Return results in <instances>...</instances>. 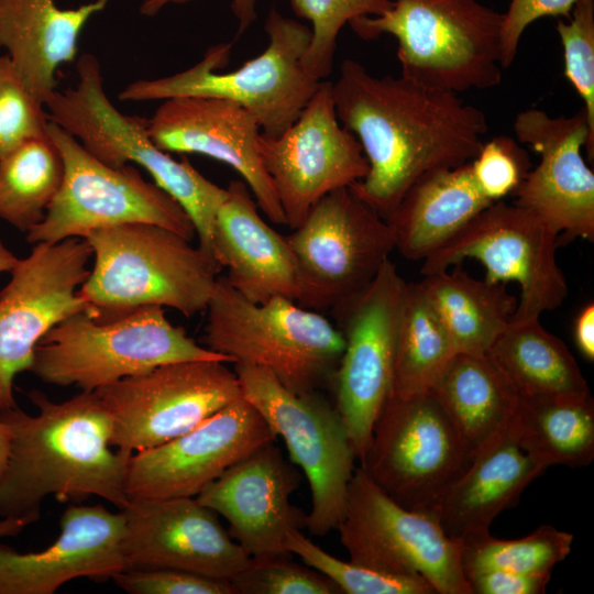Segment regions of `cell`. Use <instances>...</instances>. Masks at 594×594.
Listing matches in <instances>:
<instances>
[{
  "label": "cell",
  "instance_id": "6da1fadb",
  "mask_svg": "<svg viewBox=\"0 0 594 594\" xmlns=\"http://www.w3.org/2000/svg\"><path fill=\"white\" fill-rule=\"evenodd\" d=\"M332 98L369 164L351 186L385 220L417 180L471 162L488 130L484 112L457 94L403 76L376 77L350 58L340 65Z\"/></svg>",
  "mask_w": 594,
  "mask_h": 594
},
{
  "label": "cell",
  "instance_id": "7a4b0ae2",
  "mask_svg": "<svg viewBox=\"0 0 594 594\" xmlns=\"http://www.w3.org/2000/svg\"><path fill=\"white\" fill-rule=\"evenodd\" d=\"M26 395L36 415L18 406L0 410V421L11 431L0 516L34 522L47 496L61 503L98 496L122 509L133 453L112 449V418L98 394L82 391L61 403L37 389Z\"/></svg>",
  "mask_w": 594,
  "mask_h": 594
},
{
  "label": "cell",
  "instance_id": "3957f363",
  "mask_svg": "<svg viewBox=\"0 0 594 594\" xmlns=\"http://www.w3.org/2000/svg\"><path fill=\"white\" fill-rule=\"evenodd\" d=\"M85 239L95 262L78 294L95 318L145 306L173 308L187 318L206 310L221 268L191 240L144 222L98 229Z\"/></svg>",
  "mask_w": 594,
  "mask_h": 594
},
{
  "label": "cell",
  "instance_id": "277c9868",
  "mask_svg": "<svg viewBox=\"0 0 594 594\" xmlns=\"http://www.w3.org/2000/svg\"><path fill=\"white\" fill-rule=\"evenodd\" d=\"M503 13L477 0H393L376 16L349 23L363 40H397L403 77L426 88L460 94L502 80Z\"/></svg>",
  "mask_w": 594,
  "mask_h": 594
},
{
  "label": "cell",
  "instance_id": "5b68a950",
  "mask_svg": "<svg viewBox=\"0 0 594 594\" xmlns=\"http://www.w3.org/2000/svg\"><path fill=\"white\" fill-rule=\"evenodd\" d=\"M264 29L268 36L265 50L232 72H217L228 64L231 52V44L220 43L189 68L135 80L118 98L138 102L180 96L221 98L248 109L264 134L278 135L298 118L321 80L302 63L311 38L309 26L272 8Z\"/></svg>",
  "mask_w": 594,
  "mask_h": 594
},
{
  "label": "cell",
  "instance_id": "8992f818",
  "mask_svg": "<svg viewBox=\"0 0 594 594\" xmlns=\"http://www.w3.org/2000/svg\"><path fill=\"white\" fill-rule=\"evenodd\" d=\"M206 311L202 340L210 351L233 364L263 367L296 394L331 385L344 339L321 312L284 297L250 301L224 277Z\"/></svg>",
  "mask_w": 594,
  "mask_h": 594
},
{
  "label": "cell",
  "instance_id": "52a82bcc",
  "mask_svg": "<svg viewBox=\"0 0 594 594\" xmlns=\"http://www.w3.org/2000/svg\"><path fill=\"white\" fill-rule=\"evenodd\" d=\"M77 84L55 90L45 102L48 121L73 135L90 154L112 167L136 164L190 218L198 245L210 254L219 207L227 188L206 178L187 158L175 160L151 139L146 120L120 112L105 91L101 66L91 54L76 64Z\"/></svg>",
  "mask_w": 594,
  "mask_h": 594
},
{
  "label": "cell",
  "instance_id": "ba28073f",
  "mask_svg": "<svg viewBox=\"0 0 594 594\" xmlns=\"http://www.w3.org/2000/svg\"><path fill=\"white\" fill-rule=\"evenodd\" d=\"M191 360L231 363L174 326L161 306L107 320L82 310L43 337L30 372L47 384L94 392L162 364Z\"/></svg>",
  "mask_w": 594,
  "mask_h": 594
},
{
  "label": "cell",
  "instance_id": "9c48e42d",
  "mask_svg": "<svg viewBox=\"0 0 594 594\" xmlns=\"http://www.w3.org/2000/svg\"><path fill=\"white\" fill-rule=\"evenodd\" d=\"M242 396L283 439L289 460L308 480L305 528L314 536L337 529L348 501L356 455L333 403L320 391L296 394L270 371L234 363Z\"/></svg>",
  "mask_w": 594,
  "mask_h": 594
},
{
  "label": "cell",
  "instance_id": "30bf717a",
  "mask_svg": "<svg viewBox=\"0 0 594 594\" xmlns=\"http://www.w3.org/2000/svg\"><path fill=\"white\" fill-rule=\"evenodd\" d=\"M473 458L441 405L426 392L388 397L360 466L397 504L437 518L444 494Z\"/></svg>",
  "mask_w": 594,
  "mask_h": 594
},
{
  "label": "cell",
  "instance_id": "8fae6325",
  "mask_svg": "<svg viewBox=\"0 0 594 594\" xmlns=\"http://www.w3.org/2000/svg\"><path fill=\"white\" fill-rule=\"evenodd\" d=\"M47 133L62 156L64 177L43 220L26 232L29 243L85 239L95 230L132 222L157 224L194 239L195 227L185 210L132 164L102 163L51 121Z\"/></svg>",
  "mask_w": 594,
  "mask_h": 594
},
{
  "label": "cell",
  "instance_id": "7c38bea8",
  "mask_svg": "<svg viewBox=\"0 0 594 594\" xmlns=\"http://www.w3.org/2000/svg\"><path fill=\"white\" fill-rule=\"evenodd\" d=\"M286 240L297 266L296 302L319 312L360 294L395 250L388 222L352 186L320 198Z\"/></svg>",
  "mask_w": 594,
  "mask_h": 594
},
{
  "label": "cell",
  "instance_id": "4fadbf2b",
  "mask_svg": "<svg viewBox=\"0 0 594 594\" xmlns=\"http://www.w3.org/2000/svg\"><path fill=\"white\" fill-rule=\"evenodd\" d=\"M558 234L517 204L495 201L477 213L441 246L424 258L421 274L480 262L491 283L515 282L520 294L510 322L539 319L568 296L565 276L557 262Z\"/></svg>",
  "mask_w": 594,
  "mask_h": 594
},
{
  "label": "cell",
  "instance_id": "5bb4252c",
  "mask_svg": "<svg viewBox=\"0 0 594 594\" xmlns=\"http://www.w3.org/2000/svg\"><path fill=\"white\" fill-rule=\"evenodd\" d=\"M350 561L424 579L438 594H472L462 566V540L431 515L404 508L355 468L337 529Z\"/></svg>",
  "mask_w": 594,
  "mask_h": 594
},
{
  "label": "cell",
  "instance_id": "9a60e30c",
  "mask_svg": "<svg viewBox=\"0 0 594 594\" xmlns=\"http://www.w3.org/2000/svg\"><path fill=\"white\" fill-rule=\"evenodd\" d=\"M226 364L172 362L94 391L112 418L111 446L132 453L160 446L242 397Z\"/></svg>",
  "mask_w": 594,
  "mask_h": 594
},
{
  "label": "cell",
  "instance_id": "2e32d148",
  "mask_svg": "<svg viewBox=\"0 0 594 594\" xmlns=\"http://www.w3.org/2000/svg\"><path fill=\"white\" fill-rule=\"evenodd\" d=\"M406 285L388 258L366 288L333 310L344 349L330 386L358 460L364 457L374 424L392 394Z\"/></svg>",
  "mask_w": 594,
  "mask_h": 594
},
{
  "label": "cell",
  "instance_id": "e0dca14e",
  "mask_svg": "<svg viewBox=\"0 0 594 594\" xmlns=\"http://www.w3.org/2000/svg\"><path fill=\"white\" fill-rule=\"evenodd\" d=\"M92 251L86 239L35 243L10 271L0 290V410L15 407V376L30 371L35 348L64 319L87 305L78 289L90 270Z\"/></svg>",
  "mask_w": 594,
  "mask_h": 594
},
{
  "label": "cell",
  "instance_id": "ac0fdd59",
  "mask_svg": "<svg viewBox=\"0 0 594 594\" xmlns=\"http://www.w3.org/2000/svg\"><path fill=\"white\" fill-rule=\"evenodd\" d=\"M258 152L292 230L320 198L360 182L369 170L360 142L338 119L327 80L284 132H261Z\"/></svg>",
  "mask_w": 594,
  "mask_h": 594
},
{
  "label": "cell",
  "instance_id": "d6986e66",
  "mask_svg": "<svg viewBox=\"0 0 594 594\" xmlns=\"http://www.w3.org/2000/svg\"><path fill=\"white\" fill-rule=\"evenodd\" d=\"M514 132L539 154L514 193L515 204L529 210L558 234L559 245L575 239L594 241V173L583 155L594 156V130L583 108L570 117L540 109L519 112Z\"/></svg>",
  "mask_w": 594,
  "mask_h": 594
},
{
  "label": "cell",
  "instance_id": "ffe728a7",
  "mask_svg": "<svg viewBox=\"0 0 594 594\" xmlns=\"http://www.w3.org/2000/svg\"><path fill=\"white\" fill-rule=\"evenodd\" d=\"M276 439L242 396L189 431L132 454L127 495L129 499L196 497L233 463Z\"/></svg>",
  "mask_w": 594,
  "mask_h": 594
},
{
  "label": "cell",
  "instance_id": "44dd1931",
  "mask_svg": "<svg viewBox=\"0 0 594 594\" xmlns=\"http://www.w3.org/2000/svg\"><path fill=\"white\" fill-rule=\"evenodd\" d=\"M120 510L127 569H176L231 582L251 561L196 497L129 499Z\"/></svg>",
  "mask_w": 594,
  "mask_h": 594
},
{
  "label": "cell",
  "instance_id": "7402d4cb",
  "mask_svg": "<svg viewBox=\"0 0 594 594\" xmlns=\"http://www.w3.org/2000/svg\"><path fill=\"white\" fill-rule=\"evenodd\" d=\"M300 482L274 441L233 463L196 498L227 519L228 532L252 559L287 558L288 531L306 526L307 513L290 501Z\"/></svg>",
  "mask_w": 594,
  "mask_h": 594
},
{
  "label": "cell",
  "instance_id": "603a6c76",
  "mask_svg": "<svg viewBox=\"0 0 594 594\" xmlns=\"http://www.w3.org/2000/svg\"><path fill=\"white\" fill-rule=\"evenodd\" d=\"M152 141L167 153L200 154L231 166L258 209L286 226L273 182L258 152L261 127L244 107L221 98L180 96L162 100L146 120Z\"/></svg>",
  "mask_w": 594,
  "mask_h": 594
},
{
  "label": "cell",
  "instance_id": "cb8c5ba5",
  "mask_svg": "<svg viewBox=\"0 0 594 594\" xmlns=\"http://www.w3.org/2000/svg\"><path fill=\"white\" fill-rule=\"evenodd\" d=\"M59 526L57 539L38 552L21 553L0 543V594H53L72 580L105 582L127 569L121 510L69 505Z\"/></svg>",
  "mask_w": 594,
  "mask_h": 594
},
{
  "label": "cell",
  "instance_id": "d4e9b609",
  "mask_svg": "<svg viewBox=\"0 0 594 594\" xmlns=\"http://www.w3.org/2000/svg\"><path fill=\"white\" fill-rule=\"evenodd\" d=\"M210 253L228 271V284L250 301L297 300V266L286 235L261 217L243 180H232L227 187L216 215Z\"/></svg>",
  "mask_w": 594,
  "mask_h": 594
},
{
  "label": "cell",
  "instance_id": "484cf974",
  "mask_svg": "<svg viewBox=\"0 0 594 594\" xmlns=\"http://www.w3.org/2000/svg\"><path fill=\"white\" fill-rule=\"evenodd\" d=\"M108 2L61 9L54 0H0V48L44 106L56 90L57 69L75 61L82 29Z\"/></svg>",
  "mask_w": 594,
  "mask_h": 594
},
{
  "label": "cell",
  "instance_id": "4316f807",
  "mask_svg": "<svg viewBox=\"0 0 594 594\" xmlns=\"http://www.w3.org/2000/svg\"><path fill=\"white\" fill-rule=\"evenodd\" d=\"M544 470L507 433L498 437L474 454L444 494L437 512L441 528L459 540L490 532L496 516Z\"/></svg>",
  "mask_w": 594,
  "mask_h": 594
},
{
  "label": "cell",
  "instance_id": "83f0119b",
  "mask_svg": "<svg viewBox=\"0 0 594 594\" xmlns=\"http://www.w3.org/2000/svg\"><path fill=\"white\" fill-rule=\"evenodd\" d=\"M493 204L479 188L470 162L417 180L387 218L395 249L424 260Z\"/></svg>",
  "mask_w": 594,
  "mask_h": 594
},
{
  "label": "cell",
  "instance_id": "f1b7e54d",
  "mask_svg": "<svg viewBox=\"0 0 594 594\" xmlns=\"http://www.w3.org/2000/svg\"><path fill=\"white\" fill-rule=\"evenodd\" d=\"M429 392L473 454L507 433L519 402L487 355L457 353Z\"/></svg>",
  "mask_w": 594,
  "mask_h": 594
},
{
  "label": "cell",
  "instance_id": "f546056e",
  "mask_svg": "<svg viewBox=\"0 0 594 594\" xmlns=\"http://www.w3.org/2000/svg\"><path fill=\"white\" fill-rule=\"evenodd\" d=\"M507 436L546 469L591 464L594 400L590 391L519 396Z\"/></svg>",
  "mask_w": 594,
  "mask_h": 594
},
{
  "label": "cell",
  "instance_id": "4dcf8cb0",
  "mask_svg": "<svg viewBox=\"0 0 594 594\" xmlns=\"http://www.w3.org/2000/svg\"><path fill=\"white\" fill-rule=\"evenodd\" d=\"M419 284L457 353L486 355L517 307L506 284L474 278L461 268L425 275Z\"/></svg>",
  "mask_w": 594,
  "mask_h": 594
},
{
  "label": "cell",
  "instance_id": "1f68e13d",
  "mask_svg": "<svg viewBox=\"0 0 594 594\" xmlns=\"http://www.w3.org/2000/svg\"><path fill=\"white\" fill-rule=\"evenodd\" d=\"M486 355L519 396L590 391L565 343L547 331L539 319L510 322Z\"/></svg>",
  "mask_w": 594,
  "mask_h": 594
},
{
  "label": "cell",
  "instance_id": "d6a6232c",
  "mask_svg": "<svg viewBox=\"0 0 594 594\" xmlns=\"http://www.w3.org/2000/svg\"><path fill=\"white\" fill-rule=\"evenodd\" d=\"M457 351L419 282L406 285L397 327L392 394L429 392Z\"/></svg>",
  "mask_w": 594,
  "mask_h": 594
},
{
  "label": "cell",
  "instance_id": "836d02e7",
  "mask_svg": "<svg viewBox=\"0 0 594 594\" xmlns=\"http://www.w3.org/2000/svg\"><path fill=\"white\" fill-rule=\"evenodd\" d=\"M64 163L51 136L30 139L0 157V219L28 232L57 195Z\"/></svg>",
  "mask_w": 594,
  "mask_h": 594
},
{
  "label": "cell",
  "instance_id": "e575fe53",
  "mask_svg": "<svg viewBox=\"0 0 594 594\" xmlns=\"http://www.w3.org/2000/svg\"><path fill=\"white\" fill-rule=\"evenodd\" d=\"M573 538L550 525H541L515 540L495 539L490 532L468 538L462 540L464 576L486 570L551 575L554 565L570 553Z\"/></svg>",
  "mask_w": 594,
  "mask_h": 594
},
{
  "label": "cell",
  "instance_id": "d590c367",
  "mask_svg": "<svg viewBox=\"0 0 594 594\" xmlns=\"http://www.w3.org/2000/svg\"><path fill=\"white\" fill-rule=\"evenodd\" d=\"M285 547L298 556L304 564L317 570L345 594H433V588L421 578L380 572L352 561H342L328 553L301 529L288 531Z\"/></svg>",
  "mask_w": 594,
  "mask_h": 594
},
{
  "label": "cell",
  "instance_id": "8d00e7d4",
  "mask_svg": "<svg viewBox=\"0 0 594 594\" xmlns=\"http://www.w3.org/2000/svg\"><path fill=\"white\" fill-rule=\"evenodd\" d=\"M393 0H290L295 14L310 22L311 38L304 55L306 70L317 80L332 72L341 29L361 16L381 15Z\"/></svg>",
  "mask_w": 594,
  "mask_h": 594
},
{
  "label": "cell",
  "instance_id": "74e56055",
  "mask_svg": "<svg viewBox=\"0 0 594 594\" xmlns=\"http://www.w3.org/2000/svg\"><path fill=\"white\" fill-rule=\"evenodd\" d=\"M45 106L25 85L7 54H0V157L19 144L47 135Z\"/></svg>",
  "mask_w": 594,
  "mask_h": 594
},
{
  "label": "cell",
  "instance_id": "f35d334b",
  "mask_svg": "<svg viewBox=\"0 0 594 594\" xmlns=\"http://www.w3.org/2000/svg\"><path fill=\"white\" fill-rule=\"evenodd\" d=\"M566 20L557 22L564 76L583 101L594 130V0H579Z\"/></svg>",
  "mask_w": 594,
  "mask_h": 594
},
{
  "label": "cell",
  "instance_id": "ab89813d",
  "mask_svg": "<svg viewBox=\"0 0 594 594\" xmlns=\"http://www.w3.org/2000/svg\"><path fill=\"white\" fill-rule=\"evenodd\" d=\"M287 558L252 559L231 582L237 594H340L317 570Z\"/></svg>",
  "mask_w": 594,
  "mask_h": 594
},
{
  "label": "cell",
  "instance_id": "60d3db41",
  "mask_svg": "<svg viewBox=\"0 0 594 594\" xmlns=\"http://www.w3.org/2000/svg\"><path fill=\"white\" fill-rule=\"evenodd\" d=\"M470 166L481 191L495 202L515 193L529 172L530 161L514 139L499 135L482 144Z\"/></svg>",
  "mask_w": 594,
  "mask_h": 594
},
{
  "label": "cell",
  "instance_id": "b9f144b4",
  "mask_svg": "<svg viewBox=\"0 0 594 594\" xmlns=\"http://www.w3.org/2000/svg\"><path fill=\"white\" fill-rule=\"evenodd\" d=\"M112 581L131 594H237L230 581L176 569H124Z\"/></svg>",
  "mask_w": 594,
  "mask_h": 594
},
{
  "label": "cell",
  "instance_id": "7bdbcfd3",
  "mask_svg": "<svg viewBox=\"0 0 594 594\" xmlns=\"http://www.w3.org/2000/svg\"><path fill=\"white\" fill-rule=\"evenodd\" d=\"M579 0H510L502 21V66L513 64L521 35L534 21L543 16L568 19Z\"/></svg>",
  "mask_w": 594,
  "mask_h": 594
},
{
  "label": "cell",
  "instance_id": "ee69618b",
  "mask_svg": "<svg viewBox=\"0 0 594 594\" xmlns=\"http://www.w3.org/2000/svg\"><path fill=\"white\" fill-rule=\"evenodd\" d=\"M551 575L526 574L503 570L465 574L472 594H542Z\"/></svg>",
  "mask_w": 594,
  "mask_h": 594
},
{
  "label": "cell",
  "instance_id": "f6af8a7d",
  "mask_svg": "<svg viewBox=\"0 0 594 594\" xmlns=\"http://www.w3.org/2000/svg\"><path fill=\"white\" fill-rule=\"evenodd\" d=\"M194 0H144L140 13L145 16L156 15L168 4H184ZM257 0H232L231 10L239 23V33H243L256 20Z\"/></svg>",
  "mask_w": 594,
  "mask_h": 594
},
{
  "label": "cell",
  "instance_id": "bcb514c9",
  "mask_svg": "<svg viewBox=\"0 0 594 594\" xmlns=\"http://www.w3.org/2000/svg\"><path fill=\"white\" fill-rule=\"evenodd\" d=\"M574 342L578 350L587 360H594V304H586L574 321Z\"/></svg>",
  "mask_w": 594,
  "mask_h": 594
},
{
  "label": "cell",
  "instance_id": "7dc6e473",
  "mask_svg": "<svg viewBox=\"0 0 594 594\" xmlns=\"http://www.w3.org/2000/svg\"><path fill=\"white\" fill-rule=\"evenodd\" d=\"M30 524L32 520L28 518H3L0 520V538L16 536Z\"/></svg>",
  "mask_w": 594,
  "mask_h": 594
},
{
  "label": "cell",
  "instance_id": "c3c4849f",
  "mask_svg": "<svg viewBox=\"0 0 594 594\" xmlns=\"http://www.w3.org/2000/svg\"><path fill=\"white\" fill-rule=\"evenodd\" d=\"M11 431L9 427L2 421H0V477L7 463Z\"/></svg>",
  "mask_w": 594,
  "mask_h": 594
},
{
  "label": "cell",
  "instance_id": "681fc988",
  "mask_svg": "<svg viewBox=\"0 0 594 594\" xmlns=\"http://www.w3.org/2000/svg\"><path fill=\"white\" fill-rule=\"evenodd\" d=\"M19 258L3 244L0 239V273L10 272Z\"/></svg>",
  "mask_w": 594,
  "mask_h": 594
}]
</instances>
